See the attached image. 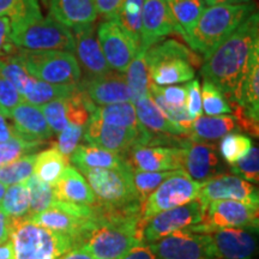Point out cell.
<instances>
[{"instance_id": "6da1fadb", "label": "cell", "mask_w": 259, "mask_h": 259, "mask_svg": "<svg viewBox=\"0 0 259 259\" xmlns=\"http://www.w3.org/2000/svg\"><path fill=\"white\" fill-rule=\"evenodd\" d=\"M259 52V18L255 11L208 57L200 74L215 84L225 96H233L240 88L254 54Z\"/></svg>"}, {"instance_id": "7a4b0ae2", "label": "cell", "mask_w": 259, "mask_h": 259, "mask_svg": "<svg viewBox=\"0 0 259 259\" xmlns=\"http://www.w3.org/2000/svg\"><path fill=\"white\" fill-rule=\"evenodd\" d=\"M253 12H255L253 3L213 5L204 10L185 41L193 52H198L204 58L208 57Z\"/></svg>"}, {"instance_id": "3957f363", "label": "cell", "mask_w": 259, "mask_h": 259, "mask_svg": "<svg viewBox=\"0 0 259 259\" xmlns=\"http://www.w3.org/2000/svg\"><path fill=\"white\" fill-rule=\"evenodd\" d=\"M145 58L155 85H176L193 79L202 58L186 45L169 38L145 51Z\"/></svg>"}, {"instance_id": "277c9868", "label": "cell", "mask_w": 259, "mask_h": 259, "mask_svg": "<svg viewBox=\"0 0 259 259\" xmlns=\"http://www.w3.org/2000/svg\"><path fill=\"white\" fill-rule=\"evenodd\" d=\"M15 259H59L73 247L72 238L36 225L28 216L10 219Z\"/></svg>"}, {"instance_id": "5b68a950", "label": "cell", "mask_w": 259, "mask_h": 259, "mask_svg": "<svg viewBox=\"0 0 259 259\" xmlns=\"http://www.w3.org/2000/svg\"><path fill=\"white\" fill-rule=\"evenodd\" d=\"M31 77L51 84H78L80 65L71 52L19 50L16 54Z\"/></svg>"}, {"instance_id": "8992f818", "label": "cell", "mask_w": 259, "mask_h": 259, "mask_svg": "<svg viewBox=\"0 0 259 259\" xmlns=\"http://www.w3.org/2000/svg\"><path fill=\"white\" fill-rule=\"evenodd\" d=\"M11 40L19 50L74 52L72 30L52 17L11 27Z\"/></svg>"}, {"instance_id": "52a82bcc", "label": "cell", "mask_w": 259, "mask_h": 259, "mask_svg": "<svg viewBox=\"0 0 259 259\" xmlns=\"http://www.w3.org/2000/svg\"><path fill=\"white\" fill-rule=\"evenodd\" d=\"M80 174L92 187L97 202L111 208H122L141 203L132 183L131 167L126 162L119 169L109 168H80Z\"/></svg>"}, {"instance_id": "ba28073f", "label": "cell", "mask_w": 259, "mask_h": 259, "mask_svg": "<svg viewBox=\"0 0 259 259\" xmlns=\"http://www.w3.org/2000/svg\"><path fill=\"white\" fill-rule=\"evenodd\" d=\"M83 136L90 145L114 151L121 156L138 145H150L154 137L142 125L138 128L121 127L106 124L95 116L89 118Z\"/></svg>"}, {"instance_id": "9c48e42d", "label": "cell", "mask_w": 259, "mask_h": 259, "mask_svg": "<svg viewBox=\"0 0 259 259\" xmlns=\"http://www.w3.org/2000/svg\"><path fill=\"white\" fill-rule=\"evenodd\" d=\"M200 184L191 179L184 169L167 178L142 204V227L158 212L177 208L198 197Z\"/></svg>"}, {"instance_id": "30bf717a", "label": "cell", "mask_w": 259, "mask_h": 259, "mask_svg": "<svg viewBox=\"0 0 259 259\" xmlns=\"http://www.w3.org/2000/svg\"><path fill=\"white\" fill-rule=\"evenodd\" d=\"M28 218L36 225L52 232L71 236L73 241L74 238L92 222L94 206L66 203L56 199L44 211Z\"/></svg>"}, {"instance_id": "8fae6325", "label": "cell", "mask_w": 259, "mask_h": 259, "mask_svg": "<svg viewBox=\"0 0 259 259\" xmlns=\"http://www.w3.org/2000/svg\"><path fill=\"white\" fill-rule=\"evenodd\" d=\"M205 209L206 206L196 198L184 205L158 212L142 227V241L150 244L171 233L198 225L203 221Z\"/></svg>"}, {"instance_id": "7c38bea8", "label": "cell", "mask_w": 259, "mask_h": 259, "mask_svg": "<svg viewBox=\"0 0 259 259\" xmlns=\"http://www.w3.org/2000/svg\"><path fill=\"white\" fill-rule=\"evenodd\" d=\"M258 206L238 200H213L206 205L203 221L187 229L196 233L209 228L258 229Z\"/></svg>"}, {"instance_id": "4fadbf2b", "label": "cell", "mask_w": 259, "mask_h": 259, "mask_svg": "<svg viewBox=\"0 0 259 259\" xmlns=\"http://www.w3.org/2000/svg\"><path fill=\"white\" fill-rule=\"evenodd\" d=\"M148 245L157 259H218L208 235L187 228Z\"/></svg>"}, {"instance_id": "5bb4252c", "label": "cell", "mask_w": 259, "mask_h": 259, "mask_svg": "<svg viewBox=\"0 0 259 259\" xmlns=\"http://www.w3.org/2000/svg\"><path fill=\"white\" fill-rule=\"evenodd\" d=\"M102 53L111 70L126 72L139 51L138 44L115 21H105L96 30Z\"/></svg>"}, {"instance_id": "9a60e30c", "label": "cell", "mask_w": 259, "mask_h": 259, "mask_svg": "<svg viewBox=\"0 0 259 259\" xmlns=\"http://www.w3.org/2000/svg\"><path fill=\"white\" fill-rule=\"evenodd\" d=\"M200 233L208 235L218 259H253L257 252L255 228H209Z\"/></svg>"}, {"instance_id": "2e32d148", "label": "cell", "mask_w": 259, "mask_h": 259, "mask_svg": "<svg viewBox=\"0 0 259 259\" xmlns=\"http://www.w3.org/2000/svg\"><path fill=\"white\" fill-rule=\"evenodd\" d=\"M181 169L186 171L191 179L202 185L213 177L222 174L221 160L219 157L218 147L209 142L183 139L180 143Z\"/></svg>"}, {"instance_id": "e0dca14e", "label": "cell", "mask_w": 259, "mask_h": 259, "mask_svg": "<svg viewBox=\"0 0 259 259\" xmlns=\"http://www.w3.org/2000/svg\"><path fill=\"white\" fill-rule=\"evenodd\" d=\"M197 198L205 206L213 200H238L248 205H259L258 190L248 181L227 173L202 184Z\"/></svg>"}, {"instance_id": "ac0fdd59", "label": "cell", "mask_w": 259, "mask_h": 259, "mask_svg": "<svg viewBox=\"0 0 259 259\" xmlns=\"http://www.w3.org/2000/svg\"><path fill=\"white\" fill-rule=\"evenodd\" d=\"M179 35L166 0H144L139 51H147L169 35Z\"/></svg>"}, {"instance_id": "d6986e66", "label": "cell", "mask_w": 259, "mask_h": 259, "mask_svg": "<svg viewBox=\"0 0 259 259\" xmlns=\"http://www.w3.org/2000/svg\"><path fill=\"white\" fill-rule=\"evenodd\" d=\"M78 88L95 106L132 102V93L125 74L111 70L96 77H85L79 80Z\"/></svg>"}, {"instance_id": "ffe728a7", "label": "cell", "mask_w": 259, "mask_h": 259, "mask_svg": "<svg viewBox=\"0 0 259 259\" xmlns=\"http://www.w3.org/2000/svg\"><path fill=\"white\" fill-rule=\"evenodd\" d=\"M181 148L160 145H138L125 155L131 169L141 171H166L181 169Z\"/></svg>"}, {"instance_id": "44dd1931", "label": "cell", "mask_w": 259, "mask_h": 259, "mask_svg": "<svg viewBox=\"0 0 259 259\" xmlns=\"http://www.w3.org/2000/svg\"><path fill=\"white\" fill-rule=\"evenodd\" d=\"M74 37V52L78 63L85 71L87 77L101 76L111 71L97 40L95 23L72 29Z\"/></svg>"}, {"instance_id": "7402d4cb", "label": "cell", "mask_w": 259, "mask_h": 259, "mask_svg": "<svg viewBox=\"0 0 259 259\" xmlns=\"http://www.w3.org/2000/svg\"><path fill=\"white\" fill-rule=\"evenodd\" d=\"M9 118L15 122L16 134L25 141L44 142L53 135L40 107L27 101H22L15 107L10 112Z\"/></svg>"}, {"instance_id": "603a6c76", "label": "cell", "mask_w": 259, "mask_h": 259, "mask_svg": "<svg viewBox=\"0 0 259 259\" xmlns=\"http://www.w3.org/2000/svg\"><path fill=\"white\" fill-rule=\"evenodd\" d=\"M56 199L61 202L80 204V205H95L97 198L88 181L78 169L67 166L65 168L57 184L54 185Z\"/></svg>"}, {"instance_id": "cb8c5ba5", "label": "cell", "mask_w": 259, "mask_h": 259, "mask_svg": "<svg viewBox=\"0 0 259 259\" xmlns=\"http://www.w3.org/2000/svg\"><path fill=\"white\" fill-rule=\"evenodd\" d=\"M52 18L70 29L95 23L97 14L93 0H50Z\"/></svg>"}, {"instance_id": "d4e9b609", "label": "cell", "mask_w": 259, "mask_h": 259, "mask_svg": "<svg viewBox=\"0 0 259 259\" xmlns=\"http://www.w3.org/2000/svg\"><path fill=\"white\" fill-rule=\"evenodd\" d=\"M135 105L137 119L143 127L154 136H189L185 130L177 127L168 120L160 108L155 105L150 95L141 97L132 102Z\"/></svg>"}, {"instance_id": "484cf974", "label": "cell", "mask_w": 259, "mask_h": 259, "mask_svg": "<svg viewBox=\"0 0 259 259\" xmlns=\"http://www.w3.org/2000/svg\"><path fill=\"white\" fill-rule=\"evenodd\" d=\"M71 162L76 169L80 168H109L119 169L126 164L124 156L94 145H77L71 154Z\"/></svg>"}, {"instance_id": "4316f807", "label": "cell", "mask_w": 259, "mask_h": 259, "mask_svg": "<svg viewBox=\"0 0 259 259\" xmlns=\"http://www.w3.org/2000/svg\"><path fill=\"white\" fill-rule=\"evenodd\" d=\"M236 127L238 125L234 116L200 115L193 120L189 136L193 141L213 142L222 138Z\"/></svg>"}, {"instance_id": "83f0119b", "label": "cell", "mask_w": 259, "mask_h": 259, "mask_svg": "<svg viewBox=\"0 0 259 259\" xmlns=\"http://www.w3.org/2000/svg\"><path fill=\"white\" fill-rule=\"evenodd\" d=\"M168 8L179 29L180 36L186 40L200 15L205 10L204 0H166Z\"/></svg>"}, {"instance_id": "f1b7e54d", "label": "cell", "mask_w": 259, "mask_h": 259, "mask_svg": "<svg viewBox=\"0 0 259 259\" xmlns=\"http://www.w3.org/2000/svg\"><path fill=\"white\" fill-rule=\"evenodd\" d=\"M67 166L69 158L64 156L56 145L36 155L34 173L41 181L54 186Z\"/></svg>"}, {"instance_id": "f546056e", "label": "cell", "mask_w": 259, "mask_h": 259, "mask_svg": "<svg viewBox=\"0 0 259 259\" xmlns=\"http://www.w3.org/2000/svg\"><path fill=\"white\" fill-rule=\"evenodd\" d=\"M78 90V84H51L35 78L23 95V100L31 105L41 107L54 100L67 99Z\"/></svg>"}, {"instance_id": "4dcf8cb0", "label": "cell", "mask_w": 259, "mask_h": 259, "mask_svg": "<svg viewBox=\"0 0 259 259\" xmlns=\"http://www.w3.org/2000/svg\"><path fill=\"white\" fill-rule=\"evenodd\" d=\"M90 116H95L106 124L121 126V127H141L135 105L132 102L114 103L108 106H96Z\"/></svg>"}, {"instance_id": "1f68e13d", "label": "cell", "mask_w": 259, "mask_h": 259, "mask_svg": "<svg viewBox=\"0 0 259 259\" xmlns=\"http://www.w3.org/2000/svg\"><path fill=\"white\" fill-rule=\"evenodd\" d=\"M125 78L132 93V102L141 97L150 95V85L153 82L150 78V71L144 51L137 52L132 63L126 70Z\"/></svg>"}, {"instance_id": "d6a6232c", "label": "cell", "mask_w": 259, "mask_h": 259, "mask_svg": "<svg viewBox=\"0 0 259 259\" xmlns=\"http://www.w3.org/2000/svg\"><path fill=\"white\" fill-rule=\"evenodd\" d=\"M29 190L25 183L16 184L6 189L0 200V211L9 219H21L29 213Z\"/></svg>"}, {"instance_id": "836d02e7", "label": "cell", "mask_w": 259, "mask_h": 259, "mask_svg": "<svg viewBox=\"0 0 259 259\" xmlns=\"http://www.w3.org/2000/svg\"><path fill=\"white\" fill-rule=\"evenodd\" d=\"M25 184L28 186L29 198H30L28 216H34L38 212L44 211L45 209H47L56 200L54 186L41 181L35 174H32L25 181Z\"/></svg>"}, {"instance_id": "e575fe53", "label": "cell", "mask_w": 259, "mask_h": 259, "mask_svg": "<svg viewBox=\"0 0 259 259\" xmlns=\"http://www.w3.org/2000/svg\"><path fill=\"white\" fill-rule=\"evenodd\" d=\"M143 2L144 0H125L120 12L114 19L116 23L137 42L138 46L141 44Z\"/></svg>"}, {"instance_id": "d590c367", "label": "cell", "mask_w": 259, "mask_h": 259, "mask_svg": "<svg viewBox=\"0 0 259 259\" xmlns=\"http://www.w3.org/2000/svg\"><path fill=\"white\" fill-rule=\"evenodd\" d=\"M0 76L14 84L22 96L28 92L35 79L27 72L17 56L0 58Z\"/></svg>"}, {"instance_id": "8d00e7d4", "label": "cell", "mask_w": 259, "mask_h": 259, "mask_svg": "<svg viewBox=\"0 0 259 259\" xmlns=\"http://www.w3.org/2000/svg\"><path fill=\"white\" fill-rule=\"evenodd\" d=\"M35 158L36 155L29 154L6 166L0 167V183L5 186L25 183L34 173Z\"/></svg>"}, {"instance_id": "74e56055", "label": "cell", "mask_w": 259, "mask_h": 259, "mask_svg": "<svg viewBox=\"0 0 259 259\" xmlns=\"http://www.w3.org/2000/svg\"><path fill=\"white\" fill-rule=\"evenodd\" d=\"M177 170V169H176ZM176 170L166 171H141L131 169L132 183L138 194V198L143 204L148 197L163 183L167 178L173 176Z\"/></svg>"}, {"instance_id": "f35d334b", "label": "cell", "mask_w": 259, "mask_h": 259, "mask_svg": "<svg viewBox=\"0 0 259 259\" xmlns=\"http://www.w3.org/2000/svg\"><path fill=\"white\" fill-rule=\"evenodd\" d=\"M200 94H202V108L206 115L216 116L232 113V108L227 101L225 94L213 83L204 79Z\"/></svg>"}, {"instance_id": "ab89813d", "label": "cell", "mask_w": 259, "mask_h": 259, "mask_svg": "<svg viewBox=\"0 0 259 259\" xmlns=\"http://www.w3.org/2000/svg\"><path fill=\"white\" fill-rule=\"evenodd\" d=\"M251 148L252 141L250 137L242 134L229 132L222 137L221 143H220V153H221L223 160L233 166L235 162L244 157Z\"/></svg>"}, {"instance_id": "60d3db41", "label": "cell", "mask_w": 259, "mask_h": 259, "mask_svg": "<svg viewBox=\"0 0 259 259\" xmlns=\"http://www.w3.org/2000/svg\"><path fill=\"white\" fill-rule=\"evenodd\" d=\"M42 145V142H30L16 137L6 142H0V167L6 166L25 155L34 154Z\"/></svg>"}, {"instance_id": "b9f144b4", "label": "cell", "mask_w": 259, "mask_h": 259, "mask_svg": "<svg viewBox=\"0 0 259 259\" xmlns=\"http://www.w3.org/2000/svg\"><path fill=\"white\" fill-rule=\"evenodd\" d=\"M234 176L241 178L248 183H259V150L257 147L250 151L232 166Z\"/></svg>"}, {"instance_id": "7bdbcfd3", "label": "cell", "mask_w": 259, "mask_h": 259, "mask_svg": "<svg viewBox=\"0 0 259 259\" xmlns=\"http://www.w3.org/2000/svg\"><path fill=\"white\" fill-rule=\"evenodd\" d=\"M40 108L48 126L54 134H60L69 125L66 118V111H65V99L54 100V101L41 106Z\"/></svg>"}, {"instance_id": "ee69618b", "label": "cell", "mask_w": 259, "mask_h": 259, "mask_svg": "<svg viewBox=\"0 0 259 259\" xmlns=\"http://www.w3.org/2000/svg\"><path fill=\"white\" fill-rule=\"evenodd\" d=\"M42 18L38 0H17L12 14L9 16L11 27L30 23Z\"/></svg>"}, {"instance_id": "f6af8a7d", "label": "cell", "mask_w": 259, "mask_h": 259, "mask_svg": "<svg viewBox=\"0 0 259 259\" xmlns=\"http://www.w3.org/2000/svg\"><path fill=\"white\" fill-rule=\"evenodd\" d=\"M83 134L84 126L69 124L59 134L57 148L59 149V151L64 156L69 158L77 145H78L80 138L83 137Z\"/></svg>"}, {"instance_id": "bcb514c9", "label": "cell", "mask_w": 259, "mask_h": 259, "mask_svg": "<svg viewBox=\"0 0 259 259\" xmlns=\"http://www.w3.org/2000/svg\"><path fill=\"white\" fill-rule=\"evenodd\" d=\"M22 101H24L23 96L15 88L14 84L0 76V113L9 118L10 112Z\"/></svg>"}, {"instance_id": "7dc6e473", "label": "cell", "mask_w": 259, "mask_h": 259, "mask_svg": "<svg viewBox=\"0 0 259 259\" xmlns=\"http://www.w3.org/2000/svg\"><path fill=\"white\" fill-rule=\"evenodd\" d=\"M186 109L191 118L197 119L203 114L202 108V94H200V84L198 79H192L186 84Z\"/></svg>"}, {"instance_id": "c3c4849f", "label": "cell", "mask_w": 259, "mask_h": 259, "mask_svg": "<svg viewBox=\"0 0 259 259\" xmlns=\"http://www.w3.org/2000/svg\"><path fill=\"white\" fill-rule=\"evenodd\" d=\"M19 48L11 40V22L8 17H0V58L14 57Z\"/></svg>"}, {"instance_id": "681fc988", "label": "cell", "mask_w": 259, "mask_h": 259, "mask_svg": "<svg viewBox=\"0 0 259 259\" xmlns=\"http://www.w3.org/2000/svg\"><path fill=\"white\" fill-rule=\"evenodd\" d=\"M97 16L105 21H114L124 5L125 0H93Z\"/></svg>"}, {"instance_id": "f907efd6", "label": "cell", "mask_w": 259, "mask_h": 259, "mask_svg": "<svg viewBox=\"0 0 259 259\" xmlns=\"http://www.w3.org/2000/svg\"><path fill=\"white\" fill-rule=\"evenodd\" d=\"M158 92L161 93L168 105L174 107H186L187 92L186 87H157Z\"/></svg>"}, {"instance_id": "816d5d0a", "label": "cell", "mask_w": 259, "mask_h": 259, "mask_svg": "<svg viewBox=\"0 0 259 259\" xmlns=\"http://www.w3.org/2000/svg\"><path fill=\"white\" fill-rule=\"evenodd\" d=\"M122 259H157L156 255L153 253L148 244L142 241L141 244L135 246Z\"/></svg>"}, {"instance_id": "f5cc1de1", "label": "cell", "mask_w": 259, "mask_h": 259, "mask_svg": "<svg viewBox=\"0 0 259 259\" xmlns=\"http://www.w3.org/2000/svg\"><path fill=\"white\" fill-rule=\"evenodd\" d=\"M16 136L17 134H16L14 126H10L9 122L6 121V116L0 113V142H6Z\"/></svg>"}, {"instance_id": "db71d44e", "label": "cell", "mask_w": 259, "mask_h": 259, "mask_svg": "<svg viewBox=\"0 0 259 259\" xmlns=\"http://www.w3.org/2000/svg\"><path fill=\"white\" fill-rule=\"evenodd\" d=\"M59 259H95L92 254L89 253L88 251L84 250L83 247H79V246H76V247H72L69 252H66L63 257Z\"/></svg>"}, {"instance_id": "11a10c76", "label": "cell", "mask_w": 259, "mask_h": 259, "mask_svg": "<svg viewBox=\"0 0 259 259\" xmlns=\"http://www.w3.org/2000/svg\"><path fill=\"white\" fill-rule=\"evenodd\" d=\"M10 239V219L0 211V245Z\"/></svg>"}, {"instance_id": "9f6ffc18", "label": "cell", "mask_w": 259, "mask_h": 259, "mask_svg": "<svg viewBox=\"0 0 259 259\" xmlns=\"http://www.w3.org/2000/svg\"><path fill=\"white\" fill-rule=\"evenodd\" d=\"M17 0H0V17H8L12 14Z\"/></svg>"}, {"instance_id": "6f0895ef", "label": "cell", "mask_w": 259, "mask_h": 259, "mask_svg": "<svg viewBox=\"0 0 259 259\" xmlns=\"http://www.w3.org/2000/svg\"><path fill=\"white\" fill-rule=\"evenodd\" d=\"M0 259H15L14 247L11 241H6L0 245Z\"/></svg>"}, {"instance_id": "680465c9", "label": "cell", "mask_w": 259, "mask_h": 259, "mask_svg": "<svg viewBox=\"0 0 259 259\" xmlns=\"http://www.w3.org/2000/svg\"><path fill=\"white\" fill-rule=\"evenodd\" d=\"M204 3L208 5H235V4H246L252 3V0H204Z\"/></svg>"}, {"instance_id": "91938a15", "label": "cell", "mask_w": 259, "mask_h": 259, "mask_svg": "<svg viewBox=\"0 0 259 259\" xmlns=\"http://www.w3.org/2000/svg\"><path fill=\"white\" fill-rule=\"evenodd\" d=\"M6 189H8V186H5L4 184L0 183V200H2L3 197H4V194L6 192Z\"/></svg>"}]
</instances>
